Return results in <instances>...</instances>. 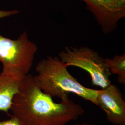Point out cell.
<instances>
[{"label":"cell","instance_id":"6da1fadb","mask_svg":"<svg viewBox=\"0 0 125 125\" xmlns=\"http://www.w3.org/2000/svg\"><path fill=\"white\" fill-rule=\"evenodd\" d=\"M10 110L23 125H65L85 112L71 99L54 102L52 97L40 89L31 74L23 78Z\"/></svg>","mask_w":125,"mask_h":125},{"label":"cell","instance_id":"7a4b0ae2","mask_svg":"<svg viewBox=\"0 0 125 125\" xmlns=\"http://www.w3.org/2000/svg\"><path fill=\"white\" fill-rule=\"evenodd\" d=\"M67 67L58 56H48L37 64V74L33 76L34 79L40 89L52 97L66 102L72 93L97 105L98 90L82 85L69 73Z\"/></svg>","mask_w":125,"mask_h":125},{"label":"cell","instance_id":"3957f363","mask_svg":"<svg viewBox=\"0 0 125 125\" xmlns=\"http://www.w3.org/2000/svg\"><path fill=\"white\" fill-rule=\"evenodd\" d=\"M38 47L29 39L26 31L17 39H10L0 33V62L1 72L5 74L25 76L32 66Z\"/></svg>","mask_w":125,"mask_h":125},{"label":"cell","instance_id":"277c9868","mask_svg":"<svg viewBox=\"0 0 125 125\" xmlns=\"http://www.w3.org/2000/svg\"><path fill=\"white\" fill-rule=\"evenodd\" d=\"M58 57L67 67L76 66L87 72L94 86L102 89L111 84V74L104 58L94 50L87 46H66Z\"/></svg>","mask_w":125,"mask_h":125},{"label":"cell","instance_id":"5b68a950","mask_svg":"<svg viewBox=\"0 0 125 125\" xmlns=\"http://www.w3.org/2000/svg\"><path fill=\"white\" fill-rule=\"evenodd\" d=\"M85 3L93 14L104 34L118 27L125 16V0H80Z\"/></svg>","mask_w":125,"mask_h":125},{"label":"cell","instance_id":"8992f818","mask_svg":"<svg viewBox=\"0 0 125 125\" xmlns=\"http://www.w3.org/2000/svg\"><path fill=\"white\" fill-rule=\"evenodd\" d=\"M97 106L105 112L107 121L115 125H125V102L116 86L111 84L98 90Z\"/></svg>","mask_w":125,"mask_h":125},{"label":"cell","instance_id":"52a82bcc","mask_svg":"<svg viewBox=\"0 0 125 125\" xmlns=\"http://www.w3.org/2000/svg\"><path fill=\"white\" fill-rule=\"evenodd\" d=\"M25 76L0 74V111L9 114L13 96Z\"/></svg>","mask_w":125,"mask_h":125},{"label":"cell","instance_id":"ba28073f","mask_svg":"<svg viewBox=\"0 0 125 125\" xmlns=\"http://www.w3.org/2000/svg\"><path fill=\"white\" fill-rule=\"evenodd\" d=\"M104 62L111 74L118 75V82L125 85V54L116 55L113 58H104Z\"/></svg>","mask_w":125,"mask_h":125},{"label":"cell","instance_id":"9c48e42d","mask_svg":"<svg viewBox=\"0 0 125 125\" xmlns=\"http://www.w3.org/2000/svg\"><path fill=\"white\" fill-rule=\"evenodd\" d=\"M0 125H23L15 117L11 115L10 118L5 121H0Z\"/></svg>","mask_w":125,"mask_h":125},{"label":"cell","instance_id":"30bf717a","mask_svg":"<svg viewBox=\"0 0 125 125\" xmlns=\"http://www.w3.org/2000/svg\"><path fill=\"white\" fill-rule=\"evenodd\" d=\"M19 13V10L16 9L11 10H0V19L16 15Z\"/></svg>","mask_w":125,"mask_h":125},{"label":"cell","instance_id":"8fae6325","mask_svg":"<svg viewBox=\"0 0 125 125\" xmlns=\"http://www.w3.org/2000/svg\"><path fill=\"white\" fill-rule=\"evenodd\" d=\"M75 125H92V124H88V123H82L81 124H77Z\"/></svg>","mask_w":125,"mask_h":125}]
</instances>
